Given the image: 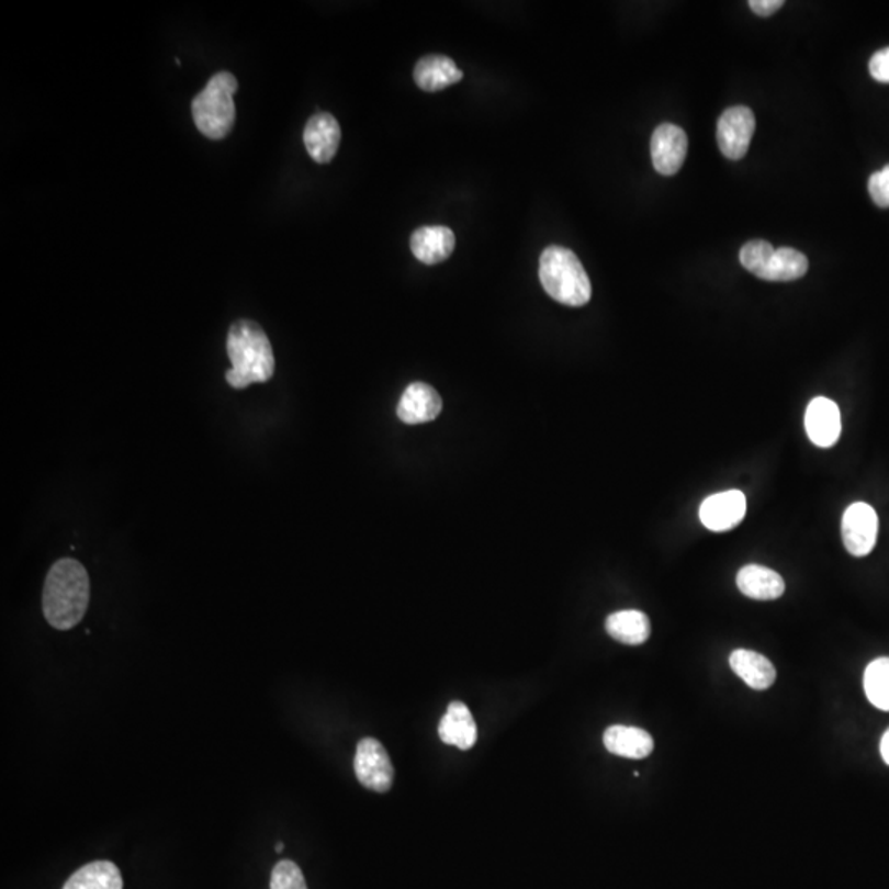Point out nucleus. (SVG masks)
I'll return each instance as SVG.
<instances>
[{"instance_id":"nucleus-1","label":"nucleus","mask_w":889,"mask_h":889,"mask_svg":"<svg viewBox=\"0 0 889 889\" xmlns=\"http://www.w3.org/2000/svg\"><path fill=\"white\" fill-rule=\"evenodd\" d=\"M42 605L46 621L58 631H68L81 622L89 605V576L78 560L53 563L43 586Z\"/></svg>"},{"instance_id":"nucleus-2","label":"nucleus","mask_w":889,"mask_h":889,"mask_svg":"<svg viewBox=\"0 0 889 889\" xmlns=\"http://www.w3.org/2000/svg\"><path fill=\"white\" fill-rule=\"evenodd\" d=\"M226 349L233 364V369L226 372L230 387L244 389L272 378L275 359L269 338L259 323L250 319L234 322L227 333Z\"/></svg>"},{"instance_id":"nucleus-3","label":"nucleus","mask_w":889,"mask_h":889,"mask_svg":"<svg viewBox=\"0 0 889 889\" xmlns=\"http://www.w3.org/2000/svg\"><path fill=\"white\" fill-rule=\"evenodd\" d=\"M539 279L543 290L555 302L583 306L592 299V282L573 250L562 246L543 249L539 260Z\"/></svg>"},{"instance_id":"nucleus-4","label":"nucleus","mask_w":889,"mask_h":889,"mask_svg":"<svg viewBox=\"0 0 889 889\" xmlns=\"http://www.w3.org/2000/svg\"><path fill=\"white\" fill-rule=\"evenodd\" d=\"M237 79L230 72L220 71L211 76L203 91L191 102L194 124L204 137L221 140L229 134L236 119L234 92Z\"/></svg>"},{"instance_id":"nucleus-5","label":"nucleus","mask_w":889,"mask_h":889,"mask_svg":"<svg viewBox=\"0 0 889 889\" xmlns=\"http://www.w3.org/2000/svg\"><path fill=\"white\" fill-rule=\"evenodd\" d=\"M740 262L747 272L767 282H792L806 275L809 260L792 247H776L767 240H750L740 250Z\"/></svg>"},{"instance_id":"nucleus-6","label":"nucleus","mask_w":889,"mask_h":889,"mask_svg":"<svg viewBox=\"0 0 889 889\" xmlns=\"http://www.w3.org/2000/svg\"><path fill=\"white\" fill-rule=\"evenodd\" d=\"M355 773L365 789L387 792L394 783V766L387 751L375 738H362L356 747Z\"/></svg>"},{"instance_id":"nucleus-7","label":"nucleus","mask_w":889,"mask_h":889,"mask_svg":"<svg viewBox=\"0 0 889 889\" xmlns=\"http://www.w3.org/2000/svg\"><path fill=\"white\" fill-rule=\"evenodd\" d=\"M756 128L753 111L744 105L727 109L718 119L717 140L721 154L730 160H740L746 155Z\"/></svg>"},{"instance_id":"nucleus-8","label":"nucleus","mask_w":889,"mask_h":889,"mask_svg":"<svg viewBox=\"0 0 889 889\" xmlns=\"http://www.w3.org/2000/svg\"><path fill=\"white\" fill-rule=\"evenodd\" d=\"M878 537V516L869 504L855 503L842 519V539L852 555L865 556L875 549Z\"/></svg>"},{"instance_id":"nucleus-9","label":"nucleus","mask_w":889,"mask_h":889,"mask_svg":"<svg viewBox=\"0 0 889 889\" xmlns=\"http://www.w3.org/2000/svg\"><path fill=\"white\" fill-rule=\"evenodd\" d=\"M687 134L675 124H661L651 138V157L657 173L672 177L687 157Z\"/></svg>"},{"instance_id":"nucleus-10","label":"nucleus","mask_w":889,"mask_h":889,"mask_svg":"<svg viewBox=\"0 0 889 889\" xmlns=\"http://www.w3.org/2000/svg\"><path fill=\"white\" fill-rule=\"evenodd\" d=\"M746 514V497L741 491L731 489L707 497L700 506V520L713 532L733 529Z\"/></svg>"},{"instance_id":"nucleus-11","label":"nucleus","mask_w":889,"mask_h":889,"mask_svg":"<svg viewBox=\"0 0 889 889\" xmlns=\"http://www.w3.org/2000/svg\"><path fill=\"white\" fill-rule=\"evenodd\" d=\"M341 128L329 112H316L306 122L303 142L306 151L316 164H328L338 151Z\"/></svg>"},{"instance_id":"nucleus-12","label":"nucleus","mask_w":889,"mask_h":889,"mask_svg":"<svg viewBox=\"0 0 889 889\" xmlns=\"http://www.w3.org/2000/svg\"><path fill=\"white\" fill-rule=\"evenodd\" d=\"M806 431L810 441L820 448H830L842 434V415L839 405L826 397L810 401L806 410Z\"/></svg>"},{"instance_id":"nucleus-13","label":"nucleus","mask_w":889,"mask_h":889,"mask_svg":"<svg viewBox=\"0 0 889 889\" xmlns=\"http://www.w3.org/2000/svg\"><path fill=\"white\" fill-rule=\"evenodd\" d=\"M441 408L443 402L431 385L414 382L398 401L397 417L407 425L427 424L440 415Z\"/></svg>"},{"instance_id":"nucleus-14","label":"nucleus","mask_w":889,"mask_h":889,"mask_svg":"<svg viewBox=\"0 0 889 889\" xmlns=\"http://www.w3.org/2000/svg\"><path fill=\"white\" fill-rule=\"evenodd\" d=\"M438 736L444 744L458 750H470L476 743L477 728L470 708L463 701L454 700L448 705L447 713L438 724Z\"/></svg>"},{"instance_id":"nucleus-15","label":"nucleus","mask_w":889,"mask_h":889,"mask_svg":"<svg viewBox=\"0 0 889 889\" xmlns=\"http://www.w3.org/2000/svg\"><path fill=\"white\" fill-rule=\"evenodd\" d=\"M410 249L427 266L443 262L454 250V234L447 226H424L414 230Z\"/></svg>"},{"instance_id":"nucleus-16","label":"nucleus","mask_w":889,"mask_h":889,"mask_svg":"<svg viewBox=\"0 0 889 889\" xmlns=\"http://www.w3.org/2000/svg\"><path fill=\"white\" fill-rule=\"evenodd\" d=\"M463 79V71L453 59L444 55H428L418 59L414 69V81L421 91L437 92Z\"/></svg>"},{"instance_id":"nucleus-17","label":"nucleus","mask_w":889,"mask_h":889,"mask_svg":"<svg viewBox=\"0 0 889 889\" xmlns=\"http://www.w3.org/2000/svg\"><path fill=\"white\" fill-rule=\"evenodd\" d=\"M606 750L616 756L644 759L654 750V740L648 731L624 724H612L603 734Z\"/></svg>"},{"instance_id":"nucleus-18","label":"nucleus","mask_w":889,"mask_h":889,"mask_svg":"<svg viewBox=\"0 0 889 889\" xmlns=\"http://www.w3.org/2000/svg\"><path fill=\"white\" fill-rule=\"evenodd\" d=\"M736 585L744 596L759 599V601L777 599L783 596L784 589H786L783 576L779 573L767 569V566L754 565V563L743 566L738 572Z\"/></svg>"},{"instance_id":"nucleus-19","label":"nucleus","mask_w":889,"mask_h":889,"mask_svg":"<svg viewBox=\"0 0 889 889\" xmlns=\"http://www.w3.org/2000/svg\"><path fill=\"white\" fill-rule=\"evenodd\" d=\"M730 667L747 687L766 690L776 682V667L769 659L747 649L731 652Z\"/></svg>"},{"instance_id":"nucleus-20","label":"nucleus","mask_w":889,"mask_h":889,"mask_svg":"<svg viewBox=\"0 0 889 889\" xmlns=\"http://www.w3.org/2000/svg\"><path fill=\"white\" fill-rule=\"evenodd\" d=\"M606 631L622 644L639 645L644 644L651 635V622L644 612L624 609L608 616Z\"/></svg>"},{"instance_id":"nucleus-21","label":"nucleus","mask_w":889,"mask_h":889,"mask_svg":"<svg viewBox=\"0 0 889 889\" xmlns=\"http://www.w3.org/2000/svg\"><path fill=\"white\" fill-rule=\"evenodd\" d=\"M121 871L112 862H92L69 876L63 889H122Z\"/></svg>"},{"instance_id":"nucleus-22","label":"nucleus","mask_w":889,"mask_h":889,"mask_svg":"<svg viewBox=\"0 0 889 889\" xmlns=\"http://www.w3.org/2000/svg\"><path fill=\"white\" fill-rule=\"evenodd\" d=\"M866 697L882 711H889V657L875 659L866 667L865 678Z\"/></svg>"},{"instance_id":"nucleus-23","label":"nucleus","mask_w":889,"mask_h":889,"mask_svg":"<svg viewBox=\"0 0 889 889\" xmlns=\"http://www.w3.org/2000/svg\"><path fill=\"white\" fill-rule=\"evenodd\" d=\"M270 889H308L302 869L290 859L277 863L270 876Z\"/></svg>"},{"instance_id":"nucleus-24","label":"nucleus","mask_w":889,"mask_h":889,"mask_svg":"<svg viewBox=\"0 0 889 889\" xmlns=\"http://www.w3.org/2000/svg\"><path fill=\"white\" fill-rule=\"evenodd\" d=\"M868 191L876 206L889 207V165L869 177Z\"/></svg>"},{"instance_id":"nucleus-25","label":"nucleus","mask_w":889,"mask_h":889,"mask_svg":"<svg viewBox=\"0 0 889 889\" xmlns=\"http://www.w3.org/2000/svg\"><path fill=\"white\" fill-rule=\"evenodd\" d=\"M868 68L869 75H871L876 81L889 85V46L888 48L879 49V52H876L875 55L871 56Z\"/></svg>"},{"instance_id":"nucleus-26","label":"nucleus","mask_w":889,"mask_h":889,"mask_svg":"<svg viewBox=\"0 0 889 889\" xmlns=\"http://www.w3.org/2000/svg\"><path fill=\"white\" fill-rule=\"evenodd\" d=\"M783 5V0H751L750 2V9L759 16H770Z\"/></svg>"},{"instance_id":"nucleus-27","label":"nucleus","mask_w":889,"mask_h":889,"mask_svg":"<svg viewBox=\"0 0 889 889\" xmlns=\"http://www.w3.org/2000/svg\"><path fill=\"white\" fill-rule=\"evenodd\" d=\"M879 750H881L882 759L889 766V728L881 738V744H879Z\"/></svg>"},{"instance_id":"nucleus-28","label":"nucleus","mask_w":889,"mask_h":889,"mask_svg":"<svg viewBox=\"0 0 889 889\" xmlns=\"http://www.w3.org/2000/svg\"><path fill=\"white\" fill-rule=\"evenodd\" d=\"M275 849H277V852H282L283 843H277Z\"/></svg>"}]
</instances>
